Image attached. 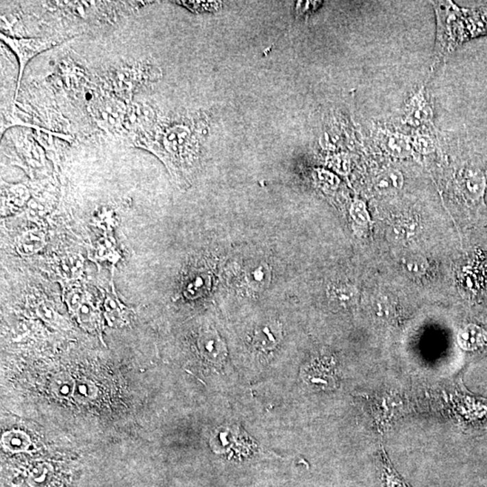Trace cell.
<instances>
[{
	"label": "cell",
	"mask_w": 487,
	"mask_h": 487,
	"mask_svg": "<svg viewBox=\"0 0 487 487\" xmlns=\"http://www.w3.org/2000/svg\"><path fill=\"white\" fill-rule=\"evenodd\" d=\"M118 258V253L116 252L114 245L107 238H103L99 241L97 245L96 258L101 261H113V258Z\"/></svg>",
	"instance_id": "16"
},
{
	"label": "cell",
	"mask_w": 487,
	"mask_h": 487,
	"mask_svg": "<svg viewBox=\"0 0 487 487\" xmlns=\"http://www.w3.org/2000/svg\"><path fill=\"white\" fill-rule=\"evenodd\" d=\"M105 301V310L108 323L111 325L121 324L125 320L124 315L127 312V308L118 301L114 289L108 290Z\"/></svg>",
	"instance_id": "7"
},
{
	"label": "cell",
	"mask_w": 487,
	"mask_h": 487,
	"mask_svg": "<svg viewBox=\"0 0 487 487\" xmlns=\"http://www.w3.org/2000/svg\"><path fill=\"white\" fill-rule=\"evenodd\" d=\"M412 147L415 148L419 153H432L435 149L434 141L432 140L431 136L428 135H417L412 141Z\"/></svg>",
	"instance_id": "19"
},
{
	"label": "cell",
	"mask_w": 487,
	"mask_h": 487,
	"mask_svg": "<svg viewBox=\"0 0 487 487\" xmlns=\"http://www.w3.org/2000/svg\"><path fill=\"white\" fill-rule=\"evenodd\" d=\"M184 3V5H186L187 8H199V11H205V10H216V8L218 7L219 4L221 3L219 2H182Z\"/></svg>",
	"instance_id": "22"
},
{
	"label": "cell",
	"mask_w": 487,
	"mask_h": 487,
	"mask_svg": "<svg viewBox=\"0 0 487 487\" xmlns=\"http://www.w3.org/2000/svg\"><path fill=\"white\" fill-rule=\"evenodd\" d=\"M247 280L253 290H266L272 280V271L267 264H255L247 270Z\"/></svg>",
	"instance_id": "5"
},
{
	"label": "cell",
	"mask_w": 487,
	"mask_h": 487,
	"mask_svg": "<svg viewBox=\"0 0 487 487\" xmlns=\"http://www.w3.org/2000/svg\"><path fill=\"white\" fill-rule=\"evenodd\" d=\"M383 147L387 153L395 158H407L412 153L411 138L403 134H386L383 139Z\"/></svg>",
	"instance_id": "4"
},
{
	"label": "cell",
	"mask_w": 487,
	"mask_h": 487,
	"mask_svg": "<svg viewBox=\"0 0 487 487\" xmlns=\"http://www.w3.org/2000/svg\"><path fill=\"white\" fill-rule=\"evenodd\" d=\"M332 165L338 173H344V175L345 173H349L350 166L349 160L347 158H344V156L335 158L334 160L332 161Z\"/></svg>",
	"instance_id": "23"
},
{
	"label": "cell",
	"mask_w": 487,
	"mask_h": 487,
	"mask_svg": "<svg viewBox=\"0 0 487 487\" xmlns=\"http://www.w3.org/2000/svg\"><path fill=\"white\" fill-rule=\"evenodd\" d=\"M403 175L400 171L389 169L377 176L375 189L380 192H391L401 190L403 186Z\"/></svg>",
	"instance_id": "6"
},
{
	"label": "cell",
	"mask_w": 487,
	"mask_h": 487,
	"mask_svg": "<svg viewBox=\"0 0 487 487\" xmlns=\"http://www.w3.org/2000/svg\"><path fill=\"white\" fill-rule=\"evenodd\" d=\"M329 295L333 301L342 307L352 306L358 300L357 290L349 286H333Z\"/></svg>",
	"instance_id": "9"
},
{
	"label": "cell",
	"mask_w": 487,
	"mask_h": 487,
	"mask_svg": "<svg viewBox=\"0 0 487 487\" xmlns=\"http://www.w3.org/2000/svg\"><path fill=\"white\" fill-rule=\"evenodd\" d=\"M350 214L358 223L366 224L369 221V212H367L366 204L363 201H355L350 209Z\"/></svg>",
	"instance_id": "20"
},
{
	"label": "cell",
	"mask_w": 487,
	"mask_h": 487,
	"mask_svg": "<svg viewBox=\"0 0 487 487\" xmlns=\"http://www.w3.org/2000/svg\"><path fill=\"white\" fill-rule=\"evenodd\" d=\"M432 108L426 99L424 90L421 89L409 99L404 114V122L410 126L418 127L432 125Z\"/></svg>",
	"instance_id": "2"
},
{
	"label": "cell",
	"mask_w": 487,
	"mask_h": 487,
	"mask_svg": "<svg viewBox=\"0 0 487 487\" xmlns=\"http://www.w3.org/2000/svg\"><path fill=\"white\" fill-rule=\"evenodd\" d=\"M272 329L271 327H266L261 330L259 337H260V345L262 347H273L276 341H277V338H275V335L273 334Z\"/></svg>",
	"instance_id": "21"
},
{
	"label": "cell",
	"mask_w": 487,
	"mask_h": 487,
	"mask_svg": "<svg viewBox=\"0 0 487 487\" xmlns=\"http://www.w3.org/2000/svg\"><path fill=\"white\" fill-rule=\"evenodd\" d=\"M45 245L44 233L38 229H31L18 236L16 241V249L21 255H31L38 253Z\"/></svg>",
	"instance_id": "3"
},
{
	"label": "cell",
	"mask_w": 487,
	"mask_h": 487,
	"mask_svg": "<svg viewBox=\"0 0 487 487\" xmlns=\"http://www.w3.org/2000/svg\"><path fill=\"white\" fill-rule=\"evenodd\" d=\"M0 38L10 47V49L18 56L19 61V73L18 79V84H16L15 101L18 99L20 86H21V81L23 73L27 62L30 61L36 54L44 52V51L49 49L53 45L57 44L55 40L49 39H15L0 34Z\"/></svg>",
	"instance_id": "1"
},
{
	"label": "cell",
	"mask_w": 487,
	"mask_h": 487,
	"mask_svg": "<svg viewBox=\"0 0 487 487\" xmlns=\"http://www.w3.org/2000/svg\"><path fill=\"white\" fill-rule=\"evenodd\" d=\"M458 341L460 346L466 349H475L478 347L482 346L485 341V334L480 327L470 325L461 330L460 336H458Z\"/></svg>",
	"instance_id": "8"
},
{
	"label": "cell",
	"mask_w": 487,
	"mask_h": 487,
	"mask_svg": "<svg viewBox=\"0 0 487 487\" xmlns=\"http://www.w3.org/2000/svg\"><path fill=\"white\" fill-rule=\"evenodd\" d=\"M3 444L10 451H22L28 448L30 440L22 432H10L3 436Z\"/></svg>",
	"instance_id": "11"
},
{
	"label": "cell",
	"mask_w": 487,
	"mask_h": 487,
	"mask_svg": "<svg viewBox=\"0 0 487 487\" xmlns=\"http://www.w3.org/2000/svg\"><path fill=\"white\" fill-rule=\"evenodd\" d=\"M76 314L78 316L79 323L84 325L85 327L94 329L96 327V323L99 319L98 312H97L92 303H90V301L88 300V299L85 300L84 304L76 312Z\"/></svg>",
	"instance_id": "13"
},
{
	"label": "cell",
	"mask_w": 487,
	"mask_h": 487,
	"mask_svg": "<svg viewBox=\"0 0 487 487\" xmlns=\"http://www.w3.org/2000/svg\"><path fill=\"white\" fill-rule=\"evenodd\" d=\"M384 487H410L391 468L390 464L386 463L383 469Z\"/></svg>",
	"instance_id": "17"
},
{
	"label": "cell",
	"mask_w": 487,
	"mask_h": 487,
	"mask_svg": "<svg viewBox=\"0 0 487 487\" xmlns=\"http://www.w3.org/2000/svg\"><path fill=\"white\" fill-rule=\"evenodd\" d=\"M401 266L403 272L411 276H421L426 272L427 262L421 255L409 253L403 256Z\"/></svg>",
	"instance_id": "10"
},
{
	"label": "cell",
	"mask_w": 487,
	"mask_h": 487,
	"mask_svg": "<svg viewBox=\"0 0 487 487\" xmlns=\"http://www.w3.org/2000/svg\"><path fill=\"white\" fill-rule=\"evenodd\" d=\"M73 395L79 403H87L95 398L97 395L95 384L87 379H82V380L75 382Z\"/></svg>",
	"instance_id": "12"
},
{
	"label": "cell",
	"mask_w": 487,
	"mask_h": 487,
	"mask_svg": "<svg viewBox=\"0 0 487 487\" xmlns=\"http://www.w3.org/2000/svg\"><path fill=\"white\" fill-rule=\"evenodd\" d=\"M374 312L375 315L383 320H388L394 316V306L387 299L379 297L375 299L374 303Z\"/></svg>",
	"instance_id": "18"
},
{
	"label": "cell",
	"mask_w": 487,
	"mask_h": 487,
	"mask_svg": "<svg viewBox=\"0 0 487 487\" xmlns=\"http://www.w3.org/2000/svg\"><path fill=\"white\" fill-rule=\"evenodd\" d=\"M87 293L78 286H69L64 292V299L71 312L76 313L86 300Z\"/></svg>",
	"instance_id": "14"
},
{
	"label": "cell",
	"mask_w": 487,
	"mask_h": 487,
	"mask_svg": "<svg viewBox=\"0 0 487 487\" xmlns=\"http://www.w3.org/2000/svg\"><path fill=\"white\" fill-rule=\"evenodd\" d=\"M74 387H75V382L69 375H61L53 380V389L59 397L73 395Z\"/></svg>",
	"instance_id": "15"
}]
</instances>
